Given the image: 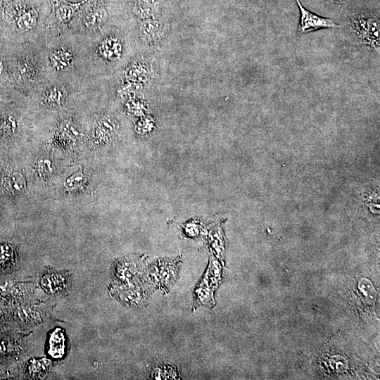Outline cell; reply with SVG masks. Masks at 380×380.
<instances>
[{
  "instance_id": "cell-1",
  "label": "cell",
  "mask_w": 380,
  "mask_h": 380,
  "mask_svg": "<svg viewBox=\"0 0 380 380\" xmlns=\"http://www.w3.org/2000/svg\"><path fill=\"white\" fill-rule=\"evenodd\" d=\"M340 6L355 39L369 51L378 54L380 47L379 11L354 0L342 1Z\"/></svg>"
},
{
  "instance_id": "cell-7",
  "label": "cell",
  "mask_w": 380,
  "mask_h": 380,
  "mask_svg": "<svg viewBox=\"0 0 380 380\" xmlns=\"http://www.w3.org/2000/svg\"><path fill=\"white\" fill-rule=\"evenodd\" d=\"M4 186L8 193L15 194L22 192L25 187L24 177L18 172H13L4 178Z\"/></svg>"
},
{
  "instance_id": "cell-8",
  "label": "cell",
  "mask_w": 380,
  "mask_h": 380,
  "mask_svg": "<svg viewBox=\"0 0 380 380\" xmlns=\"http://www.w3.org/2000/svg\"><path fill=\"white\" fill-rule=\"evenodd\" d=\"M161 25L157 21L147 20L144 22L141 27L140 32L142 37L147 42L157 40L161 34Z\"/></svg>"
},
{
  "instance_id": "cell-9",
  "label": "cell",
  "mask_w": 380,
  "mask_h": 380,
  "mask_svg": "<svg viewBox=\"0 0 380 380\" xmlns=\"http://www.w3.org/2000/svg\"><path fill=\"white\" fill-rule=\"evenodd\" d=\"M120 44L116 40L108 39L101 42L98 50L103 58L111 60L120 55Z\"/></svg>"
},
{
  "instance_id": "cell-3",
  "label": "cell",
  "mask_w": 380,
  "mask_h": 380,
  "mask_svg": "<svg viewBox=\"0 0 380 380\" xmlns=\"http://www.w3.org/2000/svg\"><path fill=\"white\" fill-rule=\"evenodd\" d=\"M77 11L83 25L89 30L99 28L108 18V11L102 0H84Z\"/></svg>"
},
{
  "instance_id": "cell-4",
  "label": "cell",
  "mask_w": 380,
  "mask_h": 380,
  "mask_svg": "<svg viewBox=\"0 0 380 380\" xmlns=\"http://www.w3.org/2000/svg\"><path fill=\"white\" fill-rule=\"evenodd\" d=\"M84 1V0H82L79 2L72 3L66 0H61L52 6V11L49 18L57 24L65 25L76 15L78 9Z\"/></svg>"
},
{
  "instance_id": "cell-2",
  "label": "cell",
  "mask_w": 380,
  "mask_h": 380,
  "mask_svg": "<svg viewBox=\"0 0 380 380\" xmlns=\"http://www.w3.org/2000/svg\"><path fill=\"white\" fill-rule=\"evenodd\" d=\"M300 11V19L297 28V34L303 37L310 32L329 28H339L341 25L334 20L319 16L303 6L300 0H296Z\"/></svg>"
},
{
  "instance_id": "cell-6",
  "label": "cell",
  "mask_w": 380,
  "mask_h": 380,
  "mask_svg": "<svg viewBox=\"0 0 380 380\" xmlns=\"http://www.w3.org/2000/svg\"><path fill=\"white\" fill-rule=\"evenodd\" d=\"M67 92L61 85L56 84L50 87L42 96V103L48 106L61 105L66 97Z\"/></svg>"
},
{
  "instance_id": "cell-5",
  "label": "cell",
  "mask_w": 380,
  "mask_h": 380,
  "mask_svg": "<svg viewBox=\"0 0 380 380\" xmlns=\"http://www.w3.org/2000/svg\"><path fill=\"white\" fill-rule=\"evenodd\" d=\"M51 65L57 70L70 69L73 63V55L69 49L58 47L53 49L49 56Z\"/></svg>"
},
{
  "instance_id": "cell-10",
  "label": "cell",
  "mask_w": 380,
  "mask_h": 380,
  "mask_svg": "<svg viewBox=\"0 0 380 380\" xmlns=\"http://www.w3.org/2000/svg\"><path fill=\"white\" fill-rule=\"evenodd\" d=\"M52 356L61 357L64 353V338L61 333L53 334L50 340Z\"/></svg>"
}]
</instances>
